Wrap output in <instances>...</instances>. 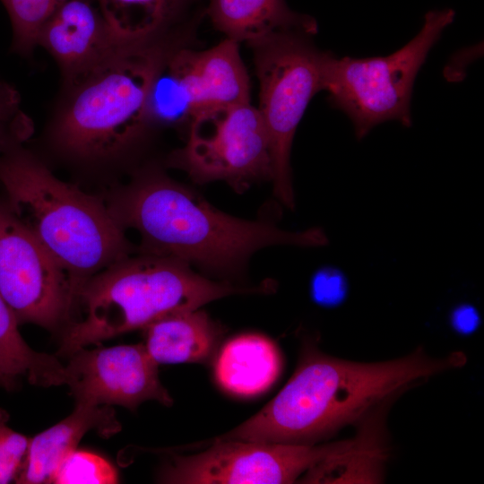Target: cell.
I'll list each match as a JSON object with an SVG mask.
<instances>
[{"label": "cell", "mask_w": 484, "mask_h": 484, "mask_svg": "<svg viewBox=\"0 0 484 484\" xmlns=\"http://www.w3.org/2000/svg\"><path fill=\"white\" fill-rule=\"evenodd\" d=\"M124 229L141 237L138 252L180 259L216 273H236L257 250L274 245L320 246V228L285 231L271 222L221 212L192 189L150 168L103 198Z\"/></svg>", "instance_id": "obj_1"}, {"label": "cell", "mask_w": 484, "mask_h": 484, "mask_svg": "<svg viewBox=\"0 0 484 484\" xmlns=\"http://www.w3.org/2000/svg\"><path fill=\"white\" fill-rule=\"evenodd\" d=\"M32 123L24 114L0 124L3 196L65 272L73 309L86 281L138 252L103 198L54 175L26 145Z\"/></svg>", "instance_id": "obj_2"}, {"label": "cell", "mask_w": 484, "mask_h": 484, "mask_svg": "<svg viewBox=\"0 0 484 484\" xmlns=\"http://www.w3.org/2000/svg\"><path fill=\"white\" fill-rule=\"evenodd\" d=\"M464 362L461 352L432 359L417 351L395 360L359 363L307 348L279 393L255 415L217 439L313 442L417 382Z\"/></svg>", "instance_id": "obj_3"}, {"label": "cell", "mask_w": 484, "mask_h": 484, "mask_svg": "<svg viewBox=\"0 0 484 484\" xmlns=\"http://www.w3.org/2000/svg\"><path fill=\"white\" fill-rule=\"evenodd\" d=\"M165 51L154 39L130 43L87 74L63 83L47 128L52 151L88 169L123 160L148 129L145 99Z\"/></svg>", "instance_id": "obj_4"}, {"label": "cell", "mask_w": 484, "mask_h": 484, "mask_svg": "<svg viewBox=\"0 0 484 484\" xmlns=\"http://www.w3.org/2000/svg\"><path fill=\"white\" fill-rule=\"evenodd\" d=\"M135 254V253H134ZM98 272L82 286L77 307L83 317L70 324L56 356L143 329L154 320L237 293L264 291L214 281L180 259L138 252Z\"/></svg>", "instance_id": "obj_5"}, {"label": "cell", "mask_w": 484, "mask_h": 484, "mask_svg": "<svg viewBox=\"0 0 484 484\" xmlns=\"http://www.w3.org/2000/svg\"><path fill=\"white\" fill-rule=\"evenodd\" d=\"M311 36L284 30L250 43L260 83L258 110L270 145L273 192L289 208L295 205L290 166L292 141L308 103L324 91L331 55L317 49Z\"/></svg>", "instance_id": "obj_6"}, {"label": "cell", "mask_w": 484, "mask_h": 484, "mask_svg": "<svg viewBox=\"0 0 484 484\" xmlns=\"http://www.w3.org/2000/svg\"><path fill=\"white\" fill-rule=\"evenodd\" d=\"M452 9L426 13L419 33L386 56L327 59L324 91L332 105L353 124L358 139L376 125L398 121L411 125V99L417 74L442 31L454 19Z\"/></svg>", "instance_id": "obj_7"}, {"label": "cell", "mask_w": 484, "mask_h": 484, "mask_svg": "<svg viewBox=\"0 0 484 484\" xmlns=\"http://www.w3.org/2000/svg\"><path fill=\"white\" fill-rule=\"evenodd\" d=\"M356 438L323 445L216 439L208 449L177 456L160 474L165 483H291L305 473L312 481L333 471L352 451Z\"/></svg>", "instance_id": "obj_8"}, {"label": "cell", "mask_w": 484, "mask_h": 484, "mask_svg": "<svg viewBox=\"0 0 484 484\" xmlns=\"http://www.w3.org/2000/svg\"><path fill=\"white\" fill-rule=\"evenodd\" d=\"M169 163L198 183L224 180L242 187L271 179L269 140L258 108L248 102L198 111L185 146Z\"/></svg>", "instance_id": "obj_9"}, {"label": "cell", "mask_w": 484, "mask_h": 484, "mask_svg": "<svg viewBox=\"0 0 484 484\" xmlns=\"http://www.w3.org/2000/svg\"><path fill=\"white\" fill-rule=\"evenodd\" d=\"M0 295L19 324L50 331L72 313L68 278L46 247L0 197Z\"/></svg>", "instance_id": "obj_10"}, {"label": "cell", "mask_w": 484, "mask_h": 484, "mask_svg": "<svg viewBox=\"0 0 484 484\" xmlns=\"http://www.w3.org/2000/svg\"><path fill=\"white\" fill-rule=\"evenodd\" d=\"M65 384L75 404L120 405L135 410L142 402H173L160 383L159 364L144 344L118 345L86 350L68 357Z\"/></svg>", "instance_id": "obj_11"}, {"label": "cell", "mask_w": 484, "mask_h": 484, "mask_svg": "<svg viewBox=\"0 0 484 484\" xmlns=\"http://www.w3.org/2000/svg\"><path fill=\"white\" fill-rule=\"evenodd\" d=\"M96 0H63L41 26L37 46L56 61L63 83L98 67L125 45Z\"/></svg>", "instance_id": "obj_12"}, {"label": "cell", "mask_w": 484, "mask_h": 484, "mask_svg": "<svg viewBox=\"0 0 484 484\" xmlns=\"http://www.w3.org/2000/svg\"><path fill=\"white\" fill-rule=\"evenodd\" d=\"M121 428L109 405L76 404L63 420L30 439L28 453L15 483H50L63 459L75 450L85 434L95 431L109 437Z\"/></svg>", "instance_id": "obj_13"}, {"label": "cell", "mask_w": 484, "mask_h": 484, "mask_svg": "<svg viewBox=\"0 0 484 484\" xmlns=\"http://www.w3.org/2000/svg\"><path fill=\"white\" fill-rule=\"evenodd\" d=\"M199 109L200 91L194 69V50L165 51L145 99L147 128L190 122Z\"/></svg>", "instance_id": "obj_14"}, {"label": "cell", "mask_w": 484, "mask_h": 484, "mask_svg": "<svg viewBox=\"0 0 484 484\" xmlns=\"http://www.w3.org/2000/svg\"><path fill=\"white\" fill-rule=\"evenodd\" d=\"M208 14L227 38L248 44L284 30L317 32L315 20L291 11L285 0H210Z\"/></svg>", "instance_id": "obj_15"}, {"label": "cell", "mask_w": 484, "mask_h": 484, "mask_svg": "<svg viewBox=\"0 0 484 484\" xmlns=\"http://www.w3.org/2000/svg\"><path fill=\"white\" fill-rule=\"evenodd\" d=\"M281 368L278 348L269 338L247 333L229 340L215 364V377L227 392L250 397L265 392Z\"/></svg>", "instance_id": "obj_16"}, {"label": "cell", "mask_w": 484, "mask_h": 484, "mask_svg": "<svg viewBox=\"0 0 484 484\" xmlns=\"http://www.w3.org/2000/svg\"><path fill=\"white\" fill-rule=\"evenodd\" d=\"M145 347L160 364L199 362L213 351L219 331L203 311L165 315L144 328Z\"/></svg>", "instance_id": "obj_17"}, {"label": "cell", "mask_w": 484, "mask_h": 484, "mask_svg": "<svg viewBox=\"0 0 484 484\" xmlns=\"http://www.w3.org/2000/svg\"><path fill=\"white\" fill-rule=\"evenodd\" d=\"M238 43L227 38L207 50L194 51L200 110L249 102L250 83Z\"/></svg>", "instance_id": "obj_18"}, {"label": "cell", "mask_w": 484, "mask_h": 484, "mask_svg": "<svg viewBox=\"0 0 484 484\" xmlns=\"http://www.w3.org/2000/svg\"><path fill=\"white\" fill-rule=\"evenodd\" d=\"M19 323L0 295V368L18 380L24 376L38 386L64 385L65 366L56 356L32 350L23 340Z\"/></svg>", "instance_id": "obj_19"}, {"label": "cell", "mask_w": 484, "mask_h": 484, "mask_svg": "<svg viewBox=\"0 0 484 484\" xmlns=\"http://www.w3.org/2000/svg\"><path fill=\"white\" fill-rule=\"evenodd\" d=\"M186 0H96L117 35L129 43L151 40Z\"/></svg>", "instance_id": "obj_20"}, {"label": "cell", "mask_w": 484, "mask_h": 484, "mask_svg": "<svg viewBox=\"0 0 484 484\" xmlns=\"http://www.w3.org/2000/svg\"><path fill=\"white\" fill-rule=\"evenodd\" d=\"M12 25L11 50L22 56L33 54L39 31L63 0H0Z\"/></svg>", "instance_id": "obj_21"}, {"label": "cell", "mask_w": 484, "mask_h": 484, "mask_svg": "<svg viewBox=\"0 0 484 484\" xmlns=\"http://www.w3.org/2000/svg\"><path fill=\"white\" fill-rule=\"evenodd\" d=\"M117 482V471L108 460L94 453L75 449L59 463L50 483L110 484Z\"/></svg>", "instance_id": "obj_22"}, {"label": "cell", "mask_w": 484, "mask_h": 484, "mask_svg": "<svg viewBox=\"0 0 484 484\" xmlns=\"http://www.w3.org/2000/svg\"><path fill=\"white\" fill-rule=\"evenodd\" d=\"M10 415L0 408V484L15 481L25 461L30 439L8 427Z\"/></svg>", "instance_id": "obj_23"}, {"label": "cell", "mask_w": 484, "mask_h": 484, "mask_svg": "<svg viewBox=\"0 0 484 484\" xmlns=\"http://www.w3.org/2000/svg\"><path fill=\"white\" fill-rule=\"evenodd\" d=\"M311 293L314 300L325 307L339 304L346 294V282L337 270L323 268L312 279Z\"/></svg>", "instance_id": "obj_24"}, {"label": "cell", "mask_w": 484, "mask_h": 484, "mask_svg": "<svg viewBox=\"0 0 484 484\" xmlns=\"http://www.w3.org/2000/svg\"><path fill=\"white\" fill-rule=\"evenodd\" d=\"M20 103L21 98L17 90L0 80V124L10 122L22 113Z\"/></svg>", "instance_id": "obj_25"}, {"label": "cell", "mask_w": 484, "mask_h": 484, "mask_svg": "<svg viewBox=\"0 0 484 484\" xmlns=\"http://www.w3.org/2000/svg\"><path fill=\"white\" fill-rule=\"evenodd\" d=\"M479 322V315L472 307L462 306L454 312V326L462 333H469L474 331Z\"/></svg>", "instance_id": "obj_26"}, {"label": "cell", "mask_w": 484, "mask_h": 484, "mask_svg": "<svg viewBox=\"0 0 484 484\" xmlns=\"http://www.w3.org/2000/svg\"><path fill=\"white\" fill-rule=\"evenodd\" d=\"M0 387L12 391L17 387V380L6 376L0 368Z\"/></svg>", "instance_id": "obj_27"}]
</instances>
